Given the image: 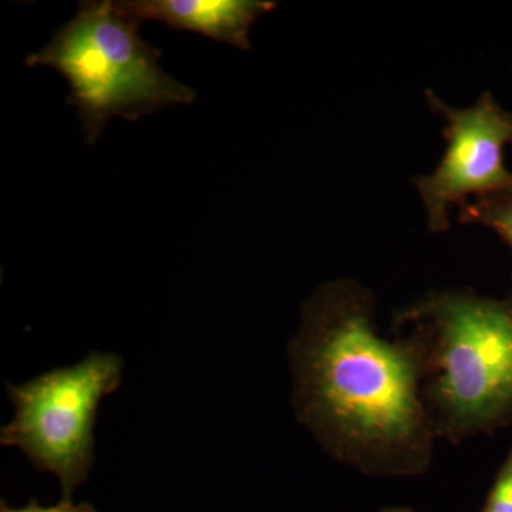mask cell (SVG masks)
I'll list each match as a JSON object with an SVG mask.
<instances>
[{
	"label": "cell",
	"mask_w": 512,
	"mask_h": 512,
	"mask_svg": "<svg viewBox=\"0 0 512 512\" xmlns=\"http://www.w3.org/2000/svg\"><path fill=\"white\" fill-rule=\"evenodd\" d=\"M510 192H511V194H512V191H510Z\"/></svg>",
	"instance_id": "cell-11"
},
{
	"label": "cell",
	"mask_w": 512,
	"mask_h": 512,
	"mask_svg": "<svg viewBox=\"0 0 512 512\" xmlns=\"http://www.w3.org/2000/svg\"><path fill=\"white\" fill-rule=\"evenodd\" d=\"M427 101L446 121L447 148L436 170L414 184L431 231L441 232L450 225L451 205L471 195L478 200L512 191V173L504 163V148L512 144V113L490 93L467 109L448 106L433 92H427Z\"/></svg>",
	"instance_id": "cell-5"
},
{
	"label": "cell",
	"mask_w": 512,
	"mask_h": 512,
	"mask_svg": "<svg viewBox=\"0 0 512 512\" xmlns=\"http://www.w3.org/2000/svg\"><path fill=\"white\" fill-rule=\"evenodd\" d=\"M293 356L302 413L315 426L365 446L416 437L421 412L412 359L379 338L339 289L306 305Z\"/></svg>",
	"instance_id": "cell-1"
},
{
	"label": "cell",
	"mask_w": 512,
	"mask_h": 512,
	"mask_svg": "<svg viewBox=\"0 0 512 512\" xmlns=\"http://www.w3.org/2000/svg\"><path fill=\"white\" fill-rule=\"evenodd\" d=\"M121 375L120 356L92 352L77 365L20 386L6 383L15 417L0 431V443L22 450L37 470L55 474L62 500H72L93 466L100 402L120 386Z\"/></svg>",
	"instance_id": "cell-3"
},
{
	"label": "cell",
	"mask_w": 512,
	"mask_h": 512,
	"mask_svg": "<svg viewBox=\"0 0 512 512\" xmlns=\"http://www.w3.org/2000/svg\"><path fill=\"white\" fill-rule=\"evenodd\" d=\"M443 338V399L454 420L478 426L512 406V309L446 295L430 305Z\"/></svg>",
	"instance_id": "cell-4"
},
{
	"label": "cell",
	"mask_w": 512,
	"mask_h": 512,
	"mask_svg": "<svg viewBox=\"0 0 512 512\" xmlns=\"http://www.w3.org/2000/svg\"><path fill=\"white\" fill-rule=\"evenodd\" d=\"M114 5L137 22L154 20L241 50L251 49L256 20L276 8L268 0H114Z\"/></svg>",
	"instance_id": "cell-6"
},
{
	"label": "cell",
	"mask_w": 512,
	"mask_h": 512,
	"mask_svg": "<svg viewBox=\"0 0 512 512\" xmlns=\"http://www.w3.org/2000/svg\"><path fill=\"white\" fill-rule=\"evenodd\" d=\"M0 512H99L90 504H74L72 500H60L52 507H42L36 500L30 501L26 507L12 508L5 501L0 504Z\"/></svg>",
	"instance_id": "cell-9"
},
{
	"label": "cell",
	"mask_w": 512,
	"mask_h": 512,
	"mask_svg": "<svg viewBox=\"0 0 512 512\" xmlns=\"http://www.w3.org/2000/svg\"><path fill=\"white\" fill-rule=\"evenodd\" d=\"M481 512H512V450Z\"/></svg>",
	"instance_id": "cell-8"
},
{
	"label": "cell",
	"mask_w": 512,
	"mask_h": 512,
	"mask_svg": "<svg viewBox=\"0 0 512 512\" xmlns=\"http://www.w3.org/2000/svg\"><path fill=\"white\" fill-rule=\"evenodd\" d=\"M384 512H412V511L406 510V508H393V510H387Z\"/></svg>",
	"instance_id": "cell-10"
},
{
	"label": "cell",
	"mask_w": 512,
	"mask_h": 512,
	"mask_svg": "<svg viewBox=\"0 0 512 512\" xmlns=\"http://www.w3.org/2000/svg\"><path fill=\"white\" fill-rule=\"evenodd\" d=\"M467 222L485 225L493 229L512 249V194L491 195L478 198L473 204L464 207L463 215Z\"/></svg>",
	"instance_id": "cell-7"
},
{
	"label": "cell",
	"mask_w": 512,
	"mask_h": 512,
	"mask_svg": "<svg viewBox=\"0 0 512 512\" xmlns=\"http://www.w3.org/2000/svg\"><path fill=\"white\" fill-rule=\"evenodd\" d=\"M140 25L114 0H86L47 45L26 59L29 67H50L67 80V104L79 113L89 146L116 117L136 121L197 97L161 69L160 49L140 36Z\"/></svg>",
	"instance_id": "cell-2"
}]
</instances>
